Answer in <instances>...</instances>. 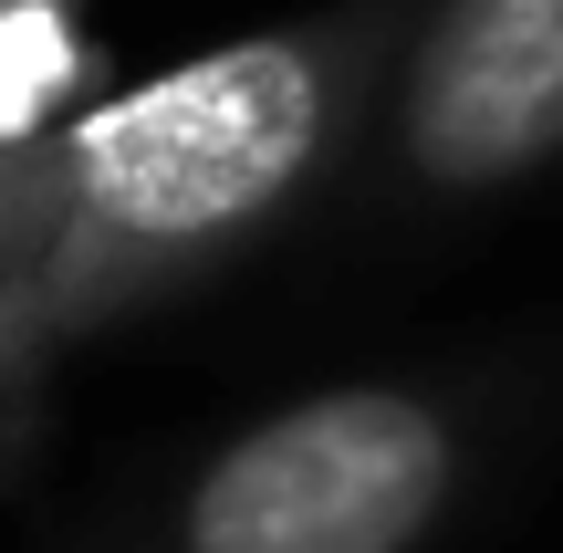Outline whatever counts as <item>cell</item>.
I'll use <instances>...</instances> for the list:
<instances>
[{"instance_id": "1", "label": "cell", "mask_w": 563, "mask_h": 553, "mask_svg": "<svg viewBox=\"0 0 563 553\" xmlns=\"http://www.w3.org/2000/svg\"><path fill=\"white\" fill-rule=\"evenodd\" d=\"M323 125H334V53L313 32H251L74 115L63 188L104 241H220L323 157Z\"/></svg>"}, {"instance_id": "2", "label": "cell", "mask_w": 563, "mask_h": 553, "mask_svg": "<svg viewBox=\"0 0 563 553\" xmlns=\"http://www.w3.org/2000/svg\"><path fill=\"white\" fill-rule=\"evenodd\" d=\"M449 501V429L397 387H334L251 429L188 501V553H407Z\"/></svg>"}, {"instance_id": "3", "label": "cell", "mask_w": 563, "mask_h": 553, "mask_svg": "<svg viewBox=\"0 0 563 553\" xmlns=\"http://www.w3.org/2000/svg\"><path fill=\"white\" fill-rule=\"evenodd\" d=\"M397 136L439 188L543 167L563 146V0H428Z\"/></svg>"}, {"instance_id": "4", "label": "cell", "mask_w": 563, "mask_h": 553, "mask_svg": "<svg viewBox=\"0 0 563 553\" xmlns=\"http://www.w3.org/2000/svg\"><path fill=\"white\" fill-rule=\"evenodd\" d=\"M74 74H84L74 11L63 0H0V146L42 136L74 95Z\"/></svg>"}]
</instances>
